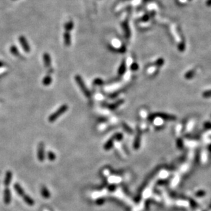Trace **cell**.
I'll return each instance as SVG.
<instances>
[{"label": "cell", "mask_w": 211, "mask_h": 211, "mask_svg": "<svg viewBox=\"0 0 211 211\" xmlns=\"http://www.w3.org/2000/svg\"><path fill=\"white\" fill-rule=\"evenodd\" d=\"M68 109H69V107H68L67 105L64 104L63 105H62L56 111H55L53 114H52L49 117V121L50 122H55L59 117H60L62 114H64V113L68 110Z\"/></svg>", "instance_id": "obj_1"}, {"label": "cell", "mask_w": 211, "mask_h": 211, "mask_svg": "<svg viewBox=\"0 0 211 211\" xmlns=\"http://www.w3.org/2000/svg\"><path fill=\"white\" fill-rule=\"evenodd\" d=\"M75 79L77 83V85H79V87L81 89V90L82 91V92L83 93L85 97H88V98H90L91 97V94H90V92L89 91V90L87 88L86 85H85L84 81H83V79L80 75H76L75 77Z\"/></svg>", "instance_id": "obj_2"}, {"label": "cell", "mask_w": 211, "mask_h": 211, "mask_svg": "<svg viewBox=\"0 0 211 211\" xmlns=\"http://www.w3.org/2000/svg\"><path fill=\"white\" fill-rule=\"evenodd\" d=\"M19 43H20L21 45L22 46L23 49V50L25 51V52H27V53H28V52L30 51V47H29L28 42H27V39H26L25 36H19Z\"/></svg>", "instance_id": "obj_3"}, {"label": "cell", "mask_w": 211, "mask_h": 211, "mask_svg": "<svg viewBox=\"0 0 211 211\" xmlns=\"http://www.w3.org/2000/svg\"><path fill=\"white\" fill-rule=\"evenodd\" d=\"M38 158L41 162H43L45 160V144L43 142H41L38 145Z\"/></svg>", "instance_id": "obj_4"}, {"label": "cell", "mask_w": 211, "mask_h": 211, "mask_svg": "<svg viewBox=\"0 0 211 211\" xmlns=\"http://www.w3.org/2000/svg\"><path fill=\"white\" fill-rule=\"evenodd\" d=\"M3 201L6 204H9L11 202V193H10V190L6 187L4 190L3 192Z\"/></svg>", "instance_id": "obj_5"}, {"label": "cell", "mask_w": 211, "mask_h": 211, "mask_svg": "<svg viewBox=\"0 0 211 211\" xmlns=\"http://www.w3.org/2000/svg\"><path fill=\"white\" fill-rule=\"evenodd\" d=\"M43 60L45 67L49 68L51 64V59L50 55L48 53H45L43 55Z\"/></svg>", "instance_id": "obj_6"}, {"label": "cell", "mask_w": 211, "mask_h": 211, "mask_svg": "<svg viewBox=\"0 0 211 211\" xmlns=\"http://www.w3.org/2000/svg\"><path fill=\"white\" fill-rule=\"evenodd\" d=\"M12 178H13V174L10 171H8L6 172V177H5L4 179V184L6 186H8L9 184H10L12 181Z\"/></svg>", "instance_id": "obj_7"}, {"label": "cell", "mask_w": 211, "mask_h": 211, "mask_svg": "<svg viewBox=\"0 0 211 211\" xmlns=\"http://www.w3.org/2000/svg\"><path fill=\"white\" fill-rule=\"evenodd\" d=\"M41 193L42 196H43L44 198H45V199L50 198V196H51L50 192L49 191L48 189L45 186H42L41 190Z\"/></svg>", "instance_id": "obj_8"}, {"label": "cell", "mask_w": 211, "mask_h": 211, "mask_svg": "<svg viewBox=\"0 0 211 211\" xmlns=\"http://www.w3.org/2000/svg\"><path fill=\"white\" fill-rule=\"evenodd\" d=\"M64 41L66 46H70L71 44V36L69 32H66L64 34Z\"/></svg>", "instance_id": "obj_9"}, {"label": "cell", "mask_w": 211, "mask_h": 211, "mask_svg": "<svg viewBox=\"0 0 211 211\" xmlns=\"http://www.w3.org/2000/svg\"><path fill=\"white\" fill-rule=\"evenodd\" d=\"M14 188H15V191H17V193H18L21 197H22V198L25 195V192H24V190L23 189V188L19 185L18 183H15V184H14Z\"/></svg>", "instance_id": "obj_10"}, {"label": "cell", "mask_w": 211, "mask_h": 211, "mask_svg": "<svg viewBox=\"0 0 211 211\" xmlns=\"http://www.w3.org/2000/svg\"><path fill=\"white\" fill-rule=\"evenodd\" d=\"M23 200L25 201V203L27 204H28L29 206H34V204H35L34 200H33V199L31 198V197H29L28 195L25 194L23 197Z\"/></svg>", "instance_id": "obj_11"}, {"label": "cell", "mask_w": 211, "mask_h": 211, "mask_svg": "<svg viewBox=\"0 0 211 211\" xmlns=\"http://www.w3.org/2000/svg\"><path fill=\"white\" fill-rule=\"evenodd\" d=\"M73 27H74V24H73V22L71 21H69L66 23L65 25H64V29H65L66 32H71L73 29Z\"/></svg>", "instance_id": "obj_12"}, {"label": "cell", "mask_w": 211, "mask_h": 211, "mask_svg": "<svg viewBox=\"0 0 211 211\" xmlns=\"http://www.w3.org/2000/svg\"><path fill=\"white\" fill-rule=\"evenodd\" d=\"M154 116H159V117H161V118H165V120H174L176 119V118L173 116H170V115H167V114H155Z\"/></svg>", "instance_id": "obj_13"}, {"label": "cell", "mask_w": 211, "mask_h": 211, "mask_svg": "<svg viewBox=\"0 0 211 211\" xmlns=\"http://www.w3.org/2000/svg\"><path fill=\"white\" fill-rule=\"evenodd\" d=\"M52 82V78L51 77V76L49 75H46L44 77V79L43 80V85H45V86H47V85H49Z\"/></svg>", "instance_id": "obj_14"}, {"label": "cell", "mask_w": 211, "mask_h": 211, "mask_svg": "<svg viewBox=\"0 0 211 211\" xmlns=\"http://www.w3.org/2000/svg\"><path fill=\"white\" fill-rule=\"evenodd\" d=\"M125 71H126V64H125L124 61H123L120 66L119 69H118V74L120 75H122L124 73H125Z\"/></svg>", "instance_id": "obj_15"}, {"label": "cell", "mask_w": 211, "mask_h": 211, "mask_svg": "<svg viewBox=\"0 0 211 211\" xmlns=\"http://www.w3.org/2000/svg\"><path fill=\"white\" fill-rule=\"evenodd\" d=\"M10 52H11V53L13 54V55H15V56H18V55H19V52L18 48H17V47L15 46V45H13V46L10 47Z\"/></svg>", "instance_id": "obj_16"}, {"label": "cell", "mask_w": 211, "mask_h": 211, "mask_svg": "<svg viewBox=\"0 0 211 211\" xmlns=\"http://www.w3.org/2000/svg\"><path fill=\"white\" fill-rule=\"evenodd\" d=\"M123 102H124L123 100H120L119 101H118V102H117V103H115V104L109 105H108L107 107H109V108H110L111 109H116V107H118V106H120V105L122 104Z\"/></svg>", "instance_id": "obj_17"}, {"label": "cell", "mask_w": 211, "mask_h": 211, "mask_svg": "<svg viewBox=\"0 0 211 211\" xmlns=\"http://www.w3.org/2000/svg\"><path fill=\"white\" fill-rule=\"evenodd\" d=\"M194 75H195V71H194V70H191V71H189V72L186 73L185 76H184V77H185L186 79H191V78L193 77Z\"/></svg>", "instance_id": "obj_18"}, {"label": "cell", "mask_w": 211, "mask_h": 211, "mask_svg": "<svg viewBox=\"0 0 211 211\" xmlns=\"http://www.w3.org/2000/svg\"><path fill=\"white\" fill-rule=\"evenodd\" d=\"M47 156H48L49 160V161H55V158H56V156H55V154H54L53 152H51V151L49 152L48 154H47Z\"/></svg>", "instance_id": "obj_19"}, {"label": "cell", "mask_w": 211, "mask_h": 211, "mask_svg": "<svg viewBox=\"0 0 211 211\" xmlns=\"http://www.w3.org/2000/svg\"><path fill=\"white\" fill-rule=\"evenodd\" d=\"M124 32H125V34H126V38H128V36H129L130 35V32H129V29H128V25H127L126 23H125L124 24Z\"/></svg>", "instance_id": "obj_20"}, {"label": "cell", "mask_w": 211, "mask_h": 211, "mask_svg": "<svg viewBox=\"0 0 211 211\" xmlns=\"http://www.w3.org/2000/svg\"><path fill=\"white\" fill-rule=\"evenodd\" d=\"M164 63V60L163 59H158V60L155 62V65L156 66H161Z\"/></svg>", "instance_id": "obj_21"}, {"label": "cell", "mask_w": 211, "mask_h": 211, "mask_svg": "<svg viewBox=\"0 0 211 211\" xmlns=\"http://www.w3.org/2000/svg\"><path fill=\"white\" fill-rule=\"evenodd\" d=\"M203 97L205 98H209L211 97V90H208V91H206L203 93Z\"/></svg>", "instance_id": "obj_22"}, {"label": "cell", "mask_w": 211, "mask_h": 211, "mask_svg": "<svg viewBox=\"0 0 211 211\" xmlns=\"http://www.w3.org/2000/svg\"><path fill=\"white\" fill-rule=\"evenodd\" d=\"M103 81L101 79H96L95 81H94V83L97 85H101L103 84Z\"/></svg>", "instance_id": "obj_23"}, {"label": "cell", "mask_w": 211, "mask_h": 211, "mask_svg": "<svg viewBox=\"0 0 211 211\" xmlns=\"http://www.w3.org/2000/svg\"><path fill=\"white\" fill-rule=\"evenodd\" d=\"M130 69H131V70H132V71H137V70L138 69V65H137L136 63H133L131 65Z\"/></svg>", "instance_id": "obj_24"}, {"label": "cell", "mask_w": 211, "mask_h": 211, "mask_svg": "<svg viewBox=\"0 0 211 211\" xmlns=\"http://www.w3.org/2000/svg\"><path fill=\"white\" fill-rule=\"evenodd\" d=\"M206 4L207 6H211V0H208L206 3Z\"/></svg>", "instance_id": "obj_25"}, {"label": "cell", "mask_w": 211, "mask_h": 211, "mask_svg": "<svg viewBox=\"0 0 211 211\" xmlns=\"http://www.w3.org/2000/svg\"><path fill=\"white\" fill-rule=\"evenodd\" d=\"M4 66V63H3L2 61L0 60V68L2 67V66Z\"/></svg>", "instance_id": "obj_26"}, {"label": "cell", "mask_w": 211, "mask_h": 211, "mask_svg": "<svg viewBox=\"0 0 211 211\" xmlns=\"http://www.w3.org/2000/svg\"><path fill=\"white\" fill-rule=\"evenodd\" d=\"M13 1H15V0H13Z\"/></svg>", "instance_id": "obj_27"}]
</instances>
